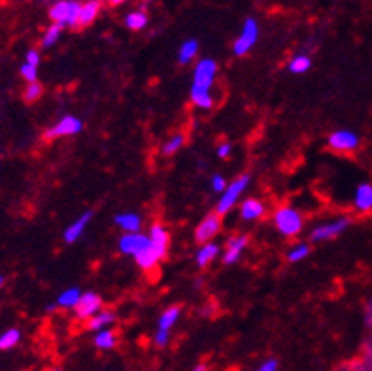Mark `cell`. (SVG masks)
Returning a JSON list of instances; mask_svg holds the SVG:
<instances>
[{"mask_svg":"<svg viewBox=\"0 0 372 371\" xmlns=\"http://www.w3.org/2000/svg\"><path fill=\"white\" fill-rule=\"evenodd\" d=\"M218 76V63L214 59H201L193 72V86H191V101L202 110H210L214 106L212 86Z\"/></svg>","mask_w":372,"mask_h":371,"instance_id":"6da1fadb","label":"cell"},{"mask_svg":"<svg viewBox=\"0 0 372 371\" xmlns=\"http://www.w3.org/2000/svg\"><path fill=\"white\" fill-rule=\"evenodd\" d=\"M274 226L284 237H295L303 229V216L293 207H281L274 212Z\"/></svg>","mask_w":372,"mask_h":371,"instance_id":"7a4b0ae2","label":"cell"},{"mask_svg":"<svg viewBox=\"0 0 372 371\" xmlns=\"http://www.w3.org/2000/svg\"><path fill=\"white\" fill-rule=\"evenodd\" d=\"M80 10V2H74V0H61V2H55L52 6L50 18L55 21V25H61V27H78Z\"/></svg>","mask_w":372,"mask_h":371,"instance_id":"3957f363","label":"cell"},{"mask_svg":"<svg viewBox=\"0 0 372 371\" xmlns=\"http://www.w3.org/2000/svg\"><path fill=\"white\" fill-rule=\"evenodd\" d=\"M248 184H250V176H248V174H242V176L233 180V182L227 186V190L221 193V199L218 201L216 215H219V216L227 215V212H229V210L233 209L236 203H238V199L242 198V193H244V190L248 188Z\"/></svg>","mask_w":372,"mask_h":371,"instance_id":"277c9868","label":"cell"},{"mask_svg":"<svg viewBox=\"0 0 372 371\" xmlns=\"http://www.w3.org/2000/svg\"><path fill=\"white\" fill-rule=\"evenodd\" d=\"M348 227H349V218H346V216H340V218H337V220L325 222V224H320L318 227H314L312 233H310V241H312V243L331 241V239L342 235Z\"/></svg>","mask_w":372,"mask_h":371,"instance_id":"5b68a950","label":"cell"},{"mask_svg":"<svg viewBox=\"0 0 372 371\" xmlns=\"http://www.w3.org/2000/svg\"><path fill=\"white\" fill-rule=\"evenodd\" d=\"M182 314V309L174 305V307H168L165 313L159 316V324H157V331H155V345L157 347H166L168 341H170V330L174 328V324L180 319Z\"/></svg>","mask_w":372,"mask_h":371,"instance_id":"8992f818","label":"cell"},{"mask_svg":"<svg viewBox=\"0 0 372 371\" xmlns=\"http://www.w3.org/2000/svg\"><path fill=\"white\" fill-rule=\"evenodd\" d=\"M257 38H259L257 21H255L253 18H248L246 21H244V27H242L240 36L236 38L235 46H233V52H235V55H238V57H242V55H248V52H250V50L257 44Z\"/></svg>","mask_w":372,"mask_h":371,"instance_id":"52a82bcc","label":"cell"},{"mask_svg":"<svg viewBox=\"0 0 372 371\" xmlns=\"http://www.w3.org/2000/svg\"><path fill=\"white\" fill-rule=\"evenodd\" d=\"M83 129V123H81L80 118L76 116H64L63 120H59L53 127H50L46 131L47 140L59 139V137H72V135H78Z\"/></svg>","mask_w":372,"mask_h":371,"instance_id":"ba28073f","label":"cell"},{"mask_svg":"<svg viewBox=\"0 0 372 371\" xmlns=\"http://www.w3.org/2000/svg\"><path fill=\"white\" fill-rule=\"evenodd\" d=\"M329 146H331L335 152H348L357 150L359 146V137L354 133V131H348V129H340V131H335V133L329 135Z\"/></svg>","mask_w":372,"mask_h":371,"instance_id":"9c48e42d","label":"cell"},{"mask_svg":"<svg viewBox=\"0 0 372 371\" xmlns=\"http://www.w3.org/2000/svg\"><path fill=\"white\" fill-rule=\"evenodd\" d=\"M149 243H151V249H153L155 256L159 258V261L163 260L168 252V244H170V235H168V229H166L163 224H153L149 227Z\"/></svg>","mask_w":372,"mask_h":371,"instance_id":"30bf717a","label":"cell"},{"mask_svg":"<svg viewBox=\"0 0 372 371\" xmlns=\"http://www.w3.org/2000/svg\"><path fill=\"white\" fill-rule=\"evenodd\" d=\"M219 229H221V218H219V215H216V212H214V215H208L207 218L197 226L195 241L201 244H208L218 235Z\"/></svg>","mask_w":372,"mask_h":371,"instance_id":"8fae6325","label":"cell"},{"mask_svg":"<svg viewBox=\"0 0 372 371\" xmlns=\"http://www.w3.org/2000/svg\"><path fill=\"white\" fill-rule=\"evenodd\" d=\"M74 311L78 319L91 320L93 316H97V314L103 311V299H100L98 294H95V292H87V294L81 296L80 303H78V307H76Z\"/></svg>","mask_w":372,"mask_h":371,"instance_id":"7c38bea8","label":"cell"},{"mask_svg":"<svg viewBox=\"0 0 372 371\" xmlns=\"http://www.w3.org/2000/svg\"><path fill=\"white\" fill-rule=\"evenodd\" d=\"M149 244V237L144 233H125L120 239V250L123 254L136 256Z\"/></svg>","mask_w":372,"mask_h":371,"instance_id":"4fadbf2b","label":"cell"},{"mask_svg":"<svg viewBox=\"0 0 372 371\" xmlns=\"http://www.w3.org/2000/svg\"><path fill=\"white\" fill-rule=\"evenodd\" d=\"M250 243V237L248 235H235L227 241V246H225V254H223V263L225 266H233L236 261L242 258V252Z\"/></svg>","mask_w":372,"mask_h":371,"instance_id":"5bb4252c","label":"cell"},{"mask_svg":"<svg viewBox=\"0 0 372 371\" xmlns=\"http://www.w3.org/2000/svg\"><path fill=\"white\" fill-rule=\"evenodd\" d=\"M354 207L359 212H371L372 210V184L371 182H363L357 186L354 193Z\"/></svg>","mask_w":372,"mask_h":371,"instance_id":"9a60e30c","label":"cell"},{"mask_svg":"<svg viewBox=\"0 0 372 371\" xmlns=\"http://www.w3.org/2000/svg\"><path fill=\"white\" fill-rule=\"evenodd\" d=\"M91 218H93V210H87V212H83V215H81L80 218L74 222V224H70V226L66 227V232H64V241H66L69 244L76 243V241L83 235V232H86L87 226H89Z\"/></svg>","mask_w":372,"mask_h":371,"instance_id":"2e32d148","label":"cell"},{"mask_svg":"<svg viewBox=\"0 0 372 371\" xmlns=\"http://www.w3.org/2000/svg\"><path fill=\"white\" fill-rule=\"evenodd\" d=\"M115 224L125 233H138L142 229V218L134 212H121L115 216Z\"/></svg>","mask_w":372,"mask_h":371,"instance_id":"e0dca14e","label":"cell"},{"mask_svg":"<svg viewBox=\"0 0 372 371\" xmlns=\"http://www.w3.org/2000/svg\"><path fill=\"white\" fill-rule=\"evenodd\" d=\"M263 215H265V205L261 203V201H257V199H246V201L240 205L242 220L246 222L257 220V218H261Z\"/></svg>","mask_w":372,"mask_h":371,"instance_id":"ac0fdd59","label":"cell"},{"mask_svg":"<svg viewBox=\"0 0 372 371\" xmlns=\"http://www.w3.org/2000/svg\"><path fill=\"white\" fill-rule=\"evenodd\" d=\"M100 12V2H87L80 10V18H78V27H87L97 19Z\"/></svg>","mask_w":372,"mask_h":371,"instance_id":"d6986e66","label":"cell"},{"mask_svg":"<svg viewBox=\"0 0 372 371\" xmlns=\"http://www.w3.org/2000/svg\"><path fill=\"white\" fill-rule=\"evenodd\" d=\"M199 53V42L195 38H190V40H185L180 46V52H178V61L180 64H190L195 55Z\"/></svg>","mask_w":372,"mask_h":371,"instance_id":"ffe728a7","label":"cell"},{"mask_svg":"<svg viewBox=\"0 0 372 371\" xmlns=\"http://www.w3.org/2000/svg\"><path fill=\"white\" fill-rule=\"evenodd\" d=\"M81 296H83V294L80 292V288H69V290L59 294L57 305L63 309H76L78 307V303H80Z\"/></svg>","mask_w":372,"mask_h":371,"instance_id":"44dd1931","label":"cell"},{"mask_svg":"<svg viewBox=\"0 0 372 371\" xmlns=\"http://www.w3.org/2000/svg\"><path fill=\"white\" fill-rule=\"evenodd\" d=\"M134 260H136V263L142 267L144 271H149V269H153V267L159 263V258L155 256L153 249H151V243H149L142 252H138V254L134 256Z\"/></svg>","mask_w":372,"mask_h":371,"instance_id":"7402d4cb","label":"cell"},{"mask_svg":"<svg viewBox=\"0 0 372 371\" xmlns=\"http://www.w3.org/2000/svg\"><path fill=\"white\" fill-rule=\"evenodd\" d=\"M219 254V246L218 244L214 243H208V244H202L201 249H199V252H197L195 260H197V266H208L210 261L214 260V258H218Z\"/></svg>","mask_w":372,"mask_h":371,"instance_id":"603a6c76","label":"cell"},{"mask_svg":"<svg viewBox=\"0 0 372 371\" xmlns=\"http://www.w3.org/2000/svg\"><path fill=\"white\" fill-rule=\"evenodd\" d=\"M115 343H117V336H115V331L112 330H100L97 331V336H95V347L100 348V350H110V348L115 347Z\"/></svg>","mask_w":372,"mask_h":371,"instance_id":"cb8c5ba5","label":"cell"},{"mask_svg":"<svg viewBox=\"0 0 372 371\" xmlns=\"http://www.w3.org/2000/svg\"><path fill=\"white\" fill-rule=\"evenodd\" d=\"M115 320V314L110 313V311H100V313L97 314V316H93L91 320H89V324H87V328L91 331H100V330H106V326H110L112 322Z\"/></svg>","mask_w":372,"mask_h":371,"instance_id":"d4e9b609","label":"cell"},{"mask_svg":"<svg viewBox=\"0 0 372 371\" xmlns=\"http://www.w3.org/2000/svg\"><path fill=\"white\" fill-rule=\"evenodd\" d=\"M127 29L131 30H142L146 25H148V16L142 10H134V12H129L125 18Z\"/></svg>","mask_w":372,"mask_h":371,"instance_id":"484cf974","label":"cell"},{"mask_svg":"<svg viewBox=\"0 0 372 371\" xmlns=\"http://www.w3.org/2000/svg\"><path fill=\"white\" fill-rule=\"evenodd\" d=\"M289 70H291L293 74H304V72H308L310 67H312V61H310L308 55H303V53H298L295 57L289 61Z\"/></svg>","mask_w":372,"mask_h":371,"instance_id":"4316f807","label":"cell"},{"mask_svg":"<svg viewBox=\"0 0 372 371\" xmlns=\"http://www.w3.org/2000/svg\"><path fill=\"white\" fill-rule=\"evenodd\" d=\"M21 339V331L12 328V330H6L2 336H0V350H10L19 343Z\"/></svg>","mask_w":372,"mask_h":371,"instance_id":"83f0119b","label":"cell"},{"mask_svg":"<svg viewBox=\"0 0 372 371\" xmlns=\"http://www.w3.org/2000/svg\"><path fill=\"white\" fill-rule=\"evenodd\" d=\"M64 27H61V25H55L53 23L50 29L46 30V35H44V38H42V46L44 47H52L53 44H57V40L61 38V33H63Z\"/></svg>","mask_w":372,"mask_h":371,"instance_id":"f1b7e54d","label":"cell"},{"mask_svg":"<svg viewBox=\"0 0 372 371\" xmlns=\"http://www.w3.org/2000/svg\"><path fill=\"white\" fill-rule=\"evenodd\" d=\"M183 142H185V137H183V135H174V137H170V139L165 142V146H163V154H165V156L176 154L183 146Z\"/></svg>","mask_w":372,"mask_h":371,"instance_id":"f546056e","label":"cell"},{"mask_svg":"<svg viewBox=\"0 0 372 371\" xmlns=\"http://www.w3.org/2000/svg\"><path fill=\"white\" fill-rule=\"evenodd\" d=\"M308 254H310L308 244H295V246L287 252V260L291 261V263H297V261H303Z\"/></svg>","mask_w":372,"mask_h":371,"instance_id":"4dcf8cb0","label":"cell"},{"mask_svg":"<svg viewBox=\"0 0 372 371\" xmlns=\"http://www.w3.org/2000/svg\"><path fill=\"white\" fill-rule=\"evenodd\" d=\"M42 93H44V87L38 84V81H35V84H29L27 86V89H25L23 97L27 103H35V101H38L42 97Z\"/></svg>","mask_w":372,"mask_h":371,"instance_id":"1f68e13d","label":"cell"},{"mask_svg":"<svg viewBox=\"0 0 372 371\" xmlns=\"http://www.w3.org/2000/svg\"><path fill=\"white\" fill-rule=\"evenodd\" d=\"M21 76H23L25 80L29 81V84H35L36 78H38V67H33L29 63L21 64Z\"/></svg>","mask_w":372,"mask_h":371,"instance_id":"d6a6232c","label":"cell"},{"mask_svg":"<svg viewBox=\"0 0 372 371\" xmlns=\"http://www.w3.org/2000/svg\"><path fill=\"white\" fill-rule=\"evenodd\" d=\"M227 180L221 176V174H216V176H212V190L214 192H218V193H223L225 190H227Z\"/></svg>","mask_w":372,"mask_h":371,"instance_id":"836d02e7","label":"cell"},{"mask_svg":"<svg viewBox=\"0 0 372 371\" xmlns=\"http://www.w3.org/2000/svg\"><path fill=\"white\" fill-rule=\"evenodd\" d=\"M253 371H278V360L270 358V360H265L263 364L259 365L257 370Z\"/></svg>","mask_w":372,"mask_h":371,"instance_id":"e575fe53","label":"cell"},{"mask_svg":"<svg viewBox=\"0 0 372 371\" xmlns=\"http://www.w3.org/2000/svg\"><path fill=\"white\" fill-rule=\"evenodd\" d=\"M363 319H365V326L368 330H372V297L366 302L365 305V313H363Z\"/></svg>","mask_w":372,"mask_h":371,"instance_id":"d590c367","label":"cell"},{"mask_svg":"<svg viewBox=\"0 0 372 371\" xmlns=\"http://www.w3.org/2000/svg\"><path fill=\"white\" fill-rule=\"evenodd\" d=\"M25 63L33 64V67H38V63H40V53L36 52V50H29V52H27Z\"/></svg>","mask_w":372,"mask_h":371,"instance_id":"8d00e7d4","label":"cell"},{"mask_svg":"<svg viewBox=\"0 0 372 371\" xmlns=\"http://www.w3.org/2000/svg\"><path fill=\"white\" fill-rule=\"evenodd\" d=\"M231 152H233V146H231L229 142H223V144L218 146V157H221V159L229 157Z\"/></svg>","mask_w":372,"mask_h":371,"instance_id":"74e56055","label":"cell"},{"mask_svg":"<svg viewBox=\"0 0 372 371\" xmlns=\"http://www.w3.org/2000/svg\"><path fill=\"white\" fill-rule=\"evenodd\" d=\"M193 371H207V364H199L195 365V370Z\"/></svg>","mask_w":372,"mask_h":371,"instance_id":"f35d334b","label":"cell"},{"mask_svg":"<svg viewBox=\"0 0 372 371\" xmlns=\"http://www.w3.org/2000/svg\"><path fill=\"white\" fill-rule=\"evenodd\" d=\"M2 285H4V278L0 277V288H2Z\"/></svg>","mask_w":372,"mask_h":371,"instance_id":"ab89813d","label":"cell"},{"mask_svg":"<svg viewBox=\"0 0 372 371\" xmlns=\"http://www.w3.org/2000/svg\"><path fill=\"white\" fill-rule=\"evenodd\" d=\"M47 371H63V370H59V367H52V370H47Z\"/></svg>","mask_w":372,"mask_h":371,"instance_id":"60d3db41","label":"cell"}]
</instances>
